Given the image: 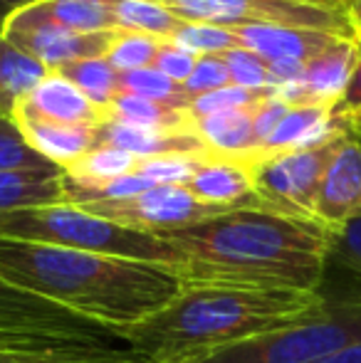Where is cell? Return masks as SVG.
<instances>
[{
	"label": "cell",
	"mask_w": 361,
	"mask_h": 363,
	"mask_svg": "<svg viewBox=\"0 0 361 363\" xmlns=\"http://www.w3.org/2000/svg\"><path fill=\"white\" fill-rule=\"evenodd\" d=\"M289 106L284 101L277 99V94H267L260 104H255V111H252V131H255V141L257 148L265 144L272 136V131L277 129V124L282 121V116L287 114Z\"/></svg>",
	"instance_id": "74e56055"
},
{
	"label": "cell",
	"mask_w": 361,
	"mask_h": 363,
	"mask_svg": "<svg viewBox=\"0 0 361 363\" xmlns=\"http://www.w3.org/2000/svg\"><path fill=\"white\" fill-rule=\"evenodd\" d=\"M101 3L106 5L119 30H131V33H144L169 40L183 25V20L171 15L169 10L159 8L154 3H146V0H101Z\"/></svg>",
	"instance_id": "603a6c76"
},
{
	"label": "cell",
	"mask_w": 361,
	"mask_h": 363,
	"mask_svg": "<svg viewBox=\"0 0 361 363\" xmlns=\"http://www.w3.org/2000/svg\"><path fill=\"white\" fill-rule=\"evenodd\" d=\"M231 33L238 38L240 48L260 55L262 60H287V62L302 65L342 40L319 30L287 28V25H240V28H231Z\"/></svg>",
	"instance_id": "e0dca14e"
},
{
	"label": "cell",
	"mask_w": 361,
	"mask_h": 363,
	"mask_svg": "<svg viewBox=\"0 0 361 363\" xmlns=\"http://www.w3.org/2000/svg\"><path fill=\"white\" fill-rule=\"evenodd\" d=\"M65 203L62 171H0V216Z\"/></svg>",
	"instance_id": "ffe728a7"
},
{
	"label": "cell",
	"mask_w": 361,
	"mask_h": 363,
	"mask_svg": "<svg viewBox=\"0 0 361 363\" xmlns=\"http://www.w3.org/2000/svg\"><path fill=\"white\" fill-rule=\"evenodd\" d=\"M18 129L23 131L25 141L35 148L43 158L55 163L57 168H67L77 158H82L89 148H94L96 126H65L50 124L38 119H15Z\"/></svg>",
	"instance_id": "d6986e66"
},
{
	"label": "cell",
	"mask_w": 361,
	"mask_h": 363,
	"mask_svg": "<svg viewBox=\"0 0 361 363\" xmlns=\"http://www.w3.org/2000/svg\"><path fill=\"white\" fill-rule=\"evenodd\" d=\"M265 67H267V84L272 89H279V86H287L292 82H297L302 77L304 65L287 62V60H265Z\"/></svg>",
	"instance_id": "ab89813d"
},
{
	"label": "cell",
	"mask_w": 361,
	"mask_h": 363,
	"mask_svg": "<svg viewBox=\"0 0 361 363\" xmlns=\"http://www.w3.org/2000/svg\"><path fill=\"white\" fill-rule=\"evenodd\" d=\"M252 111H255V106H243V109L201 116V119H193V131L201 136V141L213 156L248 161L257 151L255 131H252Z\"/></svg>",
	"instance_id": "ac0fdd59"
},
{
	"label": "cell",
	"mask_w": 361,
	"mask_h": 363,
	"mask_svg": "<svg viewBox=\"0 0 361 363\" xmlns=\"http://www.w3.org/2000/svg\"><path fill=\"white\" fill-rule=\"evenodd\" d=\"M169 10L183 23L240 28V25H287L309 28L337 38L357 40L359 28L347 10L307 5L297 0H146Z\"/></svg>",
	"instance_id": "8992f818"
},
{
	"label": "cell",
	"mask_w": 361,
	"mask_h": 363,
	"mask_svg": "<svg viewBox=\"0 0 361 363\" xmlns=\"http://www.w3.org/2000/svg\"><path fill=\"white\" fill-rule=\"evenodd\" d=\"M67 82H72L79 91L91 101L94 106L104 109L114 101L116 96V69L106 62V57H91V60H77V62L62 65L52 69Z\"/></svg>",
	"instance_id": "cb8c5ba5"
},
{
	"label": "cell",
	"mask_w": 361,
	"mask_h": 363,
	"mask_svg": "<svg viewBox=\"0 0 361 363\" xmlns=\"http://www.w3.org/2000/svg\"><path fill=\"white\" fill-rule=\"evenodd\" d=\"M0 334L57 341L87 349H121L114 334L77 319L70 311L0 282Z\"/></svg>",
	"instance_id": "ba28073f"
},
{
	"label": "cell",
	"mask_w": 361,
	"mask_h": 363,
	"mask_svg": "<svg viewBox=\"0 0 361 363\" xmlns=\"http://www.w3.org/2000/svg\"><path fill=\"white\" fill-rule=\"evenodd\" d=\"M126 349H84L48 341H0V363H55L74 359H104Z\"/></svg>",
	"instance_id": "d4e9b609"
},
{
	"label": "cell",
	"mask_w": 361,
	"mask_h": 363,
	"mask_svg": "<svg viewBox=\"0 0 361 363\" xmlns=\"http://www.w3.org/2000/svg\"><path fill=\"white\" fill-rule=\"evenodd\" d=\"M50 69L40 65L35 57L15 48L3 33H0V114L13 119L15 106L23 96L38 86L48 77Z\"/></svg>",
	"instance_id": "44dd1931"
},
{
	"label": "cell",
	"mask_w": 361,
	"mask_h": 363,
	"mask_svg": "<svg viewBox=\"0 0 361 363\" xmlns=\"http://www.w3.org/2000/svg\"><path fill=\"white\" fill-rule=\"evenodd\" d=\"M161 38L144 33H131V30H119L106 52V62L116 72H131V69H144L154 65V57L159 52Z\"/></svg>",
	"instance_id": "f546056e"
},
{
	"label": "cell",
	"mask_w": 361,
	"mask_h": 363,
	"mask_svg": "<svg viewBox=\"0 0 361 363\" xmlns=\"http://www.w3.org/2000/svg\"><path fill=\"white\" fill-rule=\"evenodd\" d=\"M201 161L203 158H193V156L141 158L134 173L141 178H146L149 183H154V186H186Z\"/></svg>",
	"instance_id": "d6a6232c"
},
{
	"label": "cell",
	"mask_w": 361,
	"mask_h": 363,
	"mask_svg": "<svg viewBox=\"0 0 361 363\" xmlns=\"http://www.w3.org/2000/svg\"><path fill=\"white\" fill-rule=\"evenodd\" d=\"M0 238L52 245L79 252L169 264L179 269L181 252L164 238L116 225L70 203L28 208L0 216Z\"/></svg>",
	"instance_id": "277c9868"
},
{
	"label": "cell",
	"mask_w": 361,
	"mask_h": 363,
	"mask_svg": "<svg viewBox=\"0 0 361 363\" xmlns=\"http://www.w3.org/2000/svg\"><path fill=\"white\" fill-rule=\"evenodd\" d=\"M196 62H198V55L188 52L186 48L171 43V40H161L159 52H156L151 67L159 69V72L164 77H169V79H174L176 84H186V79L193 74Z\"/></svg>",
	"instance_id": "8d00e7d4"
},
{
	"label": "cell",
	"mask_w": 361,
	"mask_h": 363,
	"mask_svg": "<svg viewBox=\"0 0 361 363\" xmlns=\"http://www.w3.org/2000/svg\"><path fill=\"white\" fill-rule=\"evenodd\" d=\"M136 166H139V158L121 151V148L94 146L82 158L70 163L62 173L67 178H74V181L101 183V181H111V178L129 176V173L136 171Z\"/></svg>",
	"instance_id": "83f0119b"
},
{
	"label": "cell",
	"mask_w": 361,
	"mask_h": 363,
	"mask_svg": "<svg viewBox=\"0 0 361 363\" xmlns=\"http://www.w3.org/2000/svg\"><path fill=\"white\" fill-rule=\"evenodd\" d=\"M332 235L319 220L235 208L159 238L181 252L183 284L319 291Z\"/></svg>",
	"instance_id": "6da1fadb"
},
{
	"label": "cell",
	"mask_w": 361,
	"mask_h": 363,
	"mask_svg": "<svg viewBox=\"0 0 361 363\" xmlns=\"http://www.w3.org/2000/svg\"><path fill=\"white\" fill-rule=\"evenodd\" d=\"M94 146H114L141 158L156 156H213L193 129H144L119 121H101L94 129Z\"/></svg>",
	"instance_id": "5bb4252c"
},
{
	"label": "cell",
	"mask_w": 361,
	"mask_h": 363,
	"mask_svg": "<svg viewBox=\"0 0 361 363\" xmlns=\"http://www.w3.org/2000/svg\"><path fill=\"white\" fill-rule=\"evenodd\" d=\"M361 344V296L327 299L322 311L292 326L228 346L196 363H312Z\"/></svg>",
	"instance_id": "5b68a950"
},
{
	"label": "cell",
	"mask_w": 361,
	"mask_h": 363,
	"mask_svg": "<svg viewBox=\"0 0 361 363\" xmlns=\"http://www.w3.org/2000/svg\"><path fill=\"white\" fill-rule=\"evenodd\" d=\"M0 341H43V339H28V336H15V334H0ZM48 344H57V341H48ZM70 346V344H65ZM87 349V346H84Z\"/></svg>",
	"instance_id": "bcb514c9"
},
{
	"label": "cell",
	"mask_w": 361,
	"mask_h": 363,
	"mask_svg": "<svg viewBox=\"0 0 361 363\" xmlns=\"http://www.w3.org/2000/svg\"><path fill=\"white\" fill-rule=\"evenodd\" d=\"M332 109L334 106H289L287 114L282 116V121H279L277 129L272 131L270 139L257 148L248 161H255V158H265V156H277V153H284V151H294V148L304 141V136H307ZM248 161H243V163H248Z\"/></svg>",
	"instance_id": "484cf974"
},
{
	"label": "cell",
	"mask_w": 361,
	"mask_h": 363,
	"mask_svg": "<svg viewBox=\"0 0 361 363\" xmlns=\"http://www.w3.org/2000/svg\"><path fill=\"white\" fill-rule=\"evenodd\" d=\"M344 10L352 15L354 25H357L359 33H361V0H344Z\"/></svg>",
	"instance_id": "ee69618b"
},
{
	"label": "cell",
	"mask_w": 361,
	"mask_h": 363,
	"mask_svg": "<svg viewBox=\"0 0 361 363\" xmlns=\"http://www.w3.org/2000/svg\"><path fill=\"white\" fill-rule=\"evenodd\" d=\"M171 43L186 48L188 52L198 55H223L228 50H238L240 43L231 33V28H216V25H201V23H183L174 35Z\"/></svg>",
	"instance_id": "4dcf8cb0"
},
{
	"label": "cell",
	"mask_w": 361,
	"mask_h": 363,
	"mask_svg": "<svg viewBox=\"0 0 361 363\" xmlns=\"http://www.w3.org/2000/svg\"><path fill=\"white\" fill-rule=\"evenodd\" d=\"M228 65V72H231V84L243 86V89H252V91H262L267 89V67L265 60L260 55L250 52L245 48L238 50H228L221 55Z\"/></svg>",
	"instance_id": "836d02e7"
},
{
	"label": "cell",
	"mask_w": 361,
	"mask_h": 363,
	"mask_svg": "<svg viewBox=\"0 0 361 363\" xmlns=\"http://www.w3.org/2000/svg\"><path fill=\"white\" fill-rule=\"evenodd\" d=\"M332 257L361 279V216L352 218L347 225L334 230Z\"/></svg>",
	"instance_id": "d590c367"
},
{
	"label": "cell",
	"mask_w": 361,
	"mask_h": 363,
	"mask_svg": "<svg viewBox=\"0 0 361 363\" xmlns=\"http://www.w3.org/2000/svg\"><path fill=\"white\" fill-rule=\"evenodd\" d=\"M359 62L352 72V79H349L347 89H344V96L339 99L337 109L344 111L347 116H352L354 126H357V134L361 136V35H359Z\"/></svg>",
	"instance_id": "f35d334b"
},
{
	"label": "cell",
	"mask_w": 361,
	"mask_h": 363,
	"mask_svg": "<svg viewBox=\"0 0 361 363\" xmlns=\"http://www.w3.org/2000/svg\"><path fill=\"white\" fill-rule=\"evenodd\" d=\"M119 30L109 33H72L62 28H33L20 33H3L15 48L28 52L40 65L52 72L62 65L77 62V60L106 57L111 43Z\"/></svg>",
	"instance_id": "4fadbf2b"
},
{
	"label": "cell",
	"mask_w": 361,
	"mask_h": 363,
	"mask_svg": "<svg viewBox=\"0 0 361 363\" xmlns=\"http://www.w3.org/2000/svg\"><path fill=\"white\" fill-rule=\"evenodd\" d=\"M106 121L144 126V129H193V119L188 116V111L129 94L114 96V101L106 106Z\"/></svg>",
	"instance_id": "7402d4cb"
},
{
	"label": "cell",
	"mask_w": 361,
	"mask_h": 363,
	"mask_svg": "<svg viewBox=\"0 0 361 363\" xmlns=\"http://www.w3.org/2000/svg\"><path fill=\"white\" fill-rule=\"evenodd\" d=\"M231 84V72H228V65L221 55H203L198 57L196 67H193V74L186 79L183 84V91H186L191 99L201 94H208V91L223 89V86Z\"/></svg>",
	"instance_id": "e575fe53"
},
{
	"label": "cell",
	"mask_w": 361,
	"mask_h": 363,
	"mask_svg": "<svg viewBox=\"0 0 361 363\" xmlns=\"http://www.w3.org/2000/svg\"><path fill=\"white\" fill-rule=\"evenodd\" d=\"M297 3H307V5H322V8L344 10V0H297Z\"/></svg>",
	"instance_id": "f6af8a7d"
},
{
	"label": "cell",
	"mask_w": 361,
	"mask_h": 363,
	"mask_svg": "<svg viewBox=\"0 0 361 363\" xmlns=\"http://www.w3.org/2000/svg\"><path fill=\"white\" fill-rule=\"evenodd\" d=\"M52 168L57 166L40 156L25 141L15 119L0 114V171H52Z\"/></svg>",
	"instance_id": "f1b7e54d"
},
{
	"label": "cell",
	"mask_w": 361,
	"mask_h": 363,
	"mask_svg": "<svg viewBox=\"0 0 361 363\" xmlns=\"http://www.w3.org/2000/svg\"><path fill=\"white\" fill-rule=\"evenodd\" d=\"M33 3H38V0H0V25H3L13 13H18L20 8L33 5Z\"/></svg>",
	"instance_id": "7bdbcfd3"
},
{
	"label": "cell",
	"mask_w": 361,
	"mask_h": 363,
	"mask_svg": "<svg viewBox=\"0 0 361 363\" xmlns=\"http://www.w3.org/2000/svg\"><path fill=\"white\" fill-rule=\"evenodd\" d=\"M94 216H101L116 225L151 235H166L176 230L191 228L208 218L228 213L223 208H211L196 201L186 186H154L139 196L124 198L111 203H91V206H77Z\"/></svg>",
	"instance_id": "9c48e42d"
},
{
	"label": "cell",
	"mask_w": 361,
	"mask_h": 363,
	"mask_svg": "<svg viewBox=\"0 0 361 363\" xmlns=\"http://www.w3.org/2000/svg\"><path fill=\"white\" fill-rule=\"evenodd\" d=\"M0 282L38 296L119 339L176 299L183 279L169 264L0 238Z\"/></svg>",
	"instance_id": "7a4b0ae2"
},
{
	"label": "cell",
	"mask_w": 361,
	"mask_h": 363,
	"mask_svg": "<svg viewBox=\"0 0 361 363\" xmlns=\"http://www.w3.org/2000/svg\"><path fill=\"white\" fill-rule=\"evenodd\" d=\"M342 141L344 139L319 148L284 151L277 153V156L248 161L245 166L250 171L257 198L270 211L317 220L314 218V203H317L319 183H322L324 171H327L329 161H332Z\"/></svg>",
	"instance_id": "52a82bcc"
},
{
	"label": "cell",
	"mask_w": 361,
	"mask_h": 363,
	"mask_svg": "<svg viewBox=\"0 0 361 363\" xmlns=\"http://www.w3.org/2000/svg\"><path fill=\"white\" fill-rule=\"evenodd\" d=\"M322 291L183 284L151 319L121 331L119 341L146 363H196L228 346L292 326L324 309Z\"/></svg>",
	"instance_id": "3957f363"
},
{
	"label": "cell",
	"mask_w": 361,
	"mask_h": 363,
	"mask_svg": "<svg viewBox=\"0 0 361 363\" xmlns=\"http://www.w3.org/2000/svg\"><path fill=\"white\" fill-rule=\"evenodd\" d=\"M272 86L262 91H252V89H243V86L228 84L223 89L208 91L201 94L196 99H191L188 104V116L191 119H201V116H211V114H221V111H231V109H243V106H255L257 101H262L267 94H272Z\"/></svg>",
	"instance_id": "1f68e13d"
},
{
	"label": "cell",
	"mask_w": 361,
	"mask_h": 363,
	"mask_svg": "<svg viewBox=\"0 0 361 363\" xmlns=\"http://www.w3.org/2000/svg\"><path fill=\"white\" fill-rule=\"evenodd\" d=\"M312 363H361V344H354L349 349L339 351V354H332L327 359H319Z\"/></svg>",
	"instance_id": "b9f144b4"
},
{
	"label": "cell",
	"mask_w": 361,
	"mask_h": 363,
	"mask_svg": "<svg viewBox=\"0 0 361 363\" xmlns=\"http://www.w3.org/2000/svg\"><path fill=\"white\" fill-rule=\"evenodd\" d=\"M186 188L196 201L206 203L211 208H223V211L267 208L252 188L248 166L238 158H203L193 171L191 181L186 183Z\"/></svg>",
	"instance_id": "2e32d148"
},
{
	"label": "cell",
	"mask_w": 361,
	"mask_h": 363,
	"mask_svg": "<svg viewBox=\"0 0 361 363\" xmlns=\"http://www.w3.org/2000/svg\"><path fill=\"white\" fill-rule=\"evenodd\" d=\"M116 94H129V96H141V99L161 101V104L176 106V109H183V111L191 104V96L183 91V84H176L174 79L164 77L154 67L119 72L116 74Z\"/></svg>",
	"instance_id": "4316f807"
},
{
	"label": "cell",
	"mask_w": 361,
	"mask_h": 363,
	"mask_svg": "<svg viewBox=\"0 0 361 363\" xmlns=\"http://www.w3.org/2000/svg\"><path fill=\"white\" fill-rule=\"evenodd\" d=\"M357 216H361V139L352 136L339 144L324 171L314 218L334 233Z\"/></svg>",
	"instance_id": "8fae6325"
},
{
	"label": "cell",
	"mask_w": 361,
	"mask_h": 363,
	"mask_svg": "<svg viewBox=\"0 0 361 363\" xmlns=\"http://www.w3.org/2000/svg\"><path fill=\"white\" fill-rule=\"evenodd\" d=\"M55 363H146V361H141L134 351L126 349L116 356H104V359H74V361H55Z\"/></svg>",
	"instance_id": "60d3db41"
},
{
	"label": "cell",
	"mask_w": 361,
	"mask_h": 363,
	"mask_svg": "<svg viewBox=\"0 0 361 363\" xmlns=\"http://www.w3.org/2000/svg\"><path fill=\"white\" fill-rule=\"evenodd\" d=\"M357 40H337L322 55L304 62L297 82L274 89L277 99L287 106H337L359 62Z\"/></svg>",
	"instance_id": "30bf717a"
},
{
	"label": "cell",
	"mask_w": 361,
	"mask_h": 363,
	"mask_svg": "<svg viewBox=\"0 0 361 363\" xmlns=\"http://www.w3.org/2000/svg\"><path fill=\"white\" fill-rule=\"evenodd\" d=\"M33 28H62L72 33L119 30L101 0H38L10 15L0 25V33H20Z\"/></svg>",
	"instance_id": "9a60e30c"
},
{
	"label": "cell",
	"mask_w": 361,
	"mask_h": 363,
	"mask_svg": "<svg viewBox=\"0 0 361 363\" xmlns=\"http://www.w3.org/2000/svg\"><path fill=\"white\" fill-rule=\"evenodd\" d=\"M13 119H38L65 126H99L106 121L104 109L94 106L72 82L57 72H48L28 96L15 106Z\"/></svg>",
	"instance_id": "7c38bea8"
}]
</instances>
